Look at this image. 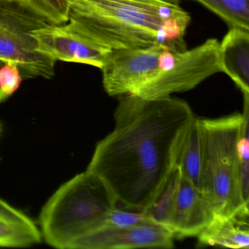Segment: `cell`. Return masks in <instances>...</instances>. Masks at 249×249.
Returning a JSON list of instances; mask_svg holds the SVG:
<instances>
[{"label": "cell", "mask_w": 249, "mask_h": 249, "mask_svg": "<svg viewBox=\"0 0 249 249\" xmlns=\"http://www.w3.org/2000/svg\"><path fill=\"white\" fill-rule=\"evenodd\" d=\"M194 117L187 103L171 96H119L114 129L97 143L87 170L117 203L145 211L177 165Z\"/></svg>", "instance_id": "6da1fadb"}, {"label": "cell", "mask_w": 249, "mask_h": 249, "mask_svg": "<svg viewBox=\"0 0 249 249\" xmlns=\"http://www.w3.org/2000/svg\"><path fill=\"white\" fill-rule=\"evenodd\" d=\"M69 19L108 50L162 46L186 50L191 17L159 0H68Z\"/></svg>", "instance_id": "7a4b0ae2"}, {"label": "cell", "mask_w": 249, "mask_h": 249, "mask_svg": "<svg viewBox=\"0 0 249 249\" xmlns=\"http://www.w3.org/2000/svg\"><path fill=\"white\" fill-rule=\"evenodd\" d=\"M116 204L104 182L87 170L62 184L42 208V237L52 247L70 249L74 242L103 227Z\"/></svg>", "instance_id": "3957f363"}, {"label": "cell", "mask_w": 249, "mask_h": 249, "mask_svg": "<svg viewBox=\"0 0 249 249\" xmlns=\"http://www.w3.org/2000/svg\"><path fill=\"white\" fill-rule=\"evenodd\" d=\"M202 145L200 192L215 216L249 209L242 199L238 142L243 113L219 119H199Z\"/></svg>", "instance_id": "277c9868"}, {"label": "cell", "mask_w": 249, "mask_h": 249, "mask_svg": "<svg viewBox=\"0 0 249 249\" xmlns=\"http://www.w3.org/2000/svg\"><path fill=\"white\" fill-rule=\"evenodd\" d=\"M218 49V40L211 38L191 50L164 49L157 75L132 94L152 100L192 89L211 75L221 72Z\"/></svg>", "instance_id": "5b68a950"}, {"label": "cell", "mask_w": 249, "mask_h": 249, "mask_svg": "<svg viewBox=\"0 0 249 249\" xmlns=\"http://www.w3.org/2000/svg\"><path fill=\"white\" fill-rule=\"evenodd\" d=\"M46 24L16 2H0V60L17 64L23 78L54 75L56 62L37 52L30 34Z\"/></svg>", "instance_id": "8992f818"}, {"label": "cell", "mask_w": 249, "mask_h": 249, "mask_svg": "<svg viewBox=\"0 0 249 249\" xmlns=\"http://www.w3.org/2000/svg\"><path fill=\"white\" fill-rule=\"evenodd\" d=\"M166 49L168 48L153 46L110 51L101 69L107 94L119 97L134 94L157 75L160 56Z\"/></svg>", "instance_id": "52a82bcc"}, {"label": "cell", "mask_w": 249, "mask_h": 249, "mask_svg": "<svg viewBox=\"0 0 249 249\" xmlns=\"http://www.w3.org/2000/svg\"><path fill=\"white\" fill-rule=\"evenodd\" d=\"M37 52L52 60L85 64L102 69L107 53L72 21L63 24H46L30 33Z\"/></svg>", "instance_id": "ba28073f"}, {"label": "cell", "mask_w": 249, "mask_h": 249, "mask_svg": "<svg viewBox=\"0 0 249 249\" xmlns=\"http://www.w3.org/2000/svg\"><path fill=\"white\" fill-rule=\"evenodd\" d=\"M174 238L168 229L157 224L102 227L74 242L70 249H171Z\"/></svg>", "instance_id": "9c48e42d"}, {"label": "cell", "mask_w": 249, "mask_h": 249, "mask_svg": "<svg viewBox=\"0 0 249 249\" xmlns=\"http://www.w3.org/2000/svg\"><path fill=\"white\" fill-rule=\"evenodd\" d=\"M215 215L199 189L181 177L167 229L175 237L198 236Z\"/></svg>", "instance_id": "30bf717a"}, {"label": "cell", "mask_w": 249, "mask_h": 249, "mask_svg": "<svg viewBox=\"0 0 249 249\" xmlns=\"http://www.w3.org/2000/svg\"><path fill=\"white\" fill-rule=\"evenodd\" d=\"M220 68L241 90L249 95V31L231 27L218 49Z\"/></svg>", "instance_id": "8fae6325"}, {"label": "cell", "mask_w": 249, "mask_h": 249, "mask_svg": "<svg viewBox=\"0 0 249 249\" xmlns=\"http://www.w3.org/2000/svg\"><path fill=\"white\" fill-rule=\"evenodd\" d=\"M249 210L243 209L228 216H215L197 236L202 246L249 249Z\"/></svg>", "instance_id": "7c38bea8"}, {"label": "cell", "mask_w": 249, "mask_h": 249, "mask_svg": "<svg viewBox=\"0 0 249 249\" xmlns=\"http://www.w3.org/2000/svg\"><path fill=\"white\" fill-rule=\"evenodd\" d=\"M41 239V231L31 218L0 198V247H27Z\"/></svg>", "instance_id": "4fadbf2b"}, {"label": "cell", "mask_w": 249, "mask_h": 249, "mask_svg": "<svg viewBox=\"0 0 249 249\" xmlns=\"http://www.w3.org/2000/svg\"><path fill=\"white\" fill-rule=\"evenodd\" d=\"M199 119L195 116L192 120L178 165L180 167L182 177L200 191L202 145Z\"/></svg>", "instance_id": "5bb4252c"}, {"label": "cell", "mask_w": 249, "mask_h": 249, "mask_svg": "<svg viewBox=\"0 0 249 249\" xmlns=\"http://www.w3.org/2000/svg\"><path fill=\"white\" fill-rule=\"evenodd\" d=\"M181 177L180 167L177 164L158 196L153 203L143 211L156 224L167 229L169 219L177 197Z\"/></svg>", "instance_id": "9a60e30c"}, {"label": "cell", "mask_w": 249, "mask_h": 249, "mask_svg": "<svg viewBox=\"0 0 249 249\" xmlns=\"http://www.w3.org/2000/svg\"><path fill=\"white\" fill-rule=\"evenodd\" d=\"M224 20L230 28L249 31V0H196Z\"/></svg>", "instance_id": "2e32d148"}, {"label": "cell", "mask_w": 249, "mask_h": 249, "mask_svg": "<svg viewBox=\"0 0 249 249\" xmlns=\"http://www.w3.org/2000/svg\"><path fill=\"white\" fill-rule=\"evenodd\" d=\"M17 2L47 24H63L69 20L68 0H17Z\"/></svg>", "instance_id": "e0dca14e"}, {"label": "cell", "mask_w": 249, "mask_h": 249, "mask_svg": "<svg viewBox=\"0 0 249 249\" xmlns=\"http://www.w3.org/2000/svg\"><path fill=\"white\" fill-rule=\"evenodd\" d=\"M243 122L238 142L239 176L242 199L249 202V95L244 94Z\"/></svg>", "instance_id": "ac0fdd59"}, {"label": "cell", "mask_w": 249, "mask_h": 249, "mask_svg": "<svg viewBox=\"0 0 249 249\" xmlns=\"http://www.w3.org/2000/svg\"><path fill=\"white\" fill-rule=\"evenodd\" d=\"M141 224H156L143 211H132L126 208L121 209L115 207L107 214L103 227H129Z\"/></svg>", "instance_id": "d6986e66"}, {"label": "cell", "mask_w": 249, "mask_h": 249, "mask_svg": "<svg viewBox=\"0 0 249 249\" xmlns=\"http://www.w3.org/2000/svg\"><path fill=\"white\" fill-rule=\"evenodd\" d=\"M22 80V75L17 64L5 62L0 68V89L8 97L18 89Z\"/></svg>", "instance_id": "ffe728a7"}, {"label": "cell", "mask_w": 249, "mask_h": 249, "mask_svg": "<svg viewBox=\"0 0 249 249\" xmlns=\"http://www.w3.org/2000/svg\"><path fill=\"white\" fill-rule=\"evenodd\" d=\"M5 62H3V61L0 60V68L2 66V65L5 64ZM8 96L6 95L5 93L2 92L0 89V103H2V102L5 101V100L8 98Z\"/></svg>", "instance_id": "44dd1931"}, {"label": "cell", "mask_w": 249, "mask_h": 249, "mask_svg": "<svg viewBox=\"0 0 249 249\" xmlns=\"http://www.w3.org/2000/svg\"><path fill=\"white\" fill-rule=\"evenodd\" d=\"M161 2H165V3L171 4V5H179L181 0H159Z\"/></svg>", "instance_id": "7402d4cb"}, {"label": "cell", "mask_w": 249, "mask_h": 249, "mask_svg": "<svg viewBox=\"0 0 249 249\" xmlns=\"http://www.w3.org/2000/svg\"><path fill=\"white\" fill-rule=\"evenodd\" d=\"M16 2V3H17V0H0V2ZM18 4V3H17Z\"/></svg>", "instance_id": "603a6c76"}, {"label": "cell", "mask_w": 249, "mask_h": 249, "mask_svg": "<svg viewBox=\"0 0 249 249\" xmlns=\"http://www.w3.org/2000/svg\"><path fill=\"white\" fill-rule=\"evenodd\" d=\"M1 128L2 127H1V125H0V132H1Z\"/></svg>", "instance_id": "cb8c5ba5"}]
</instances>
